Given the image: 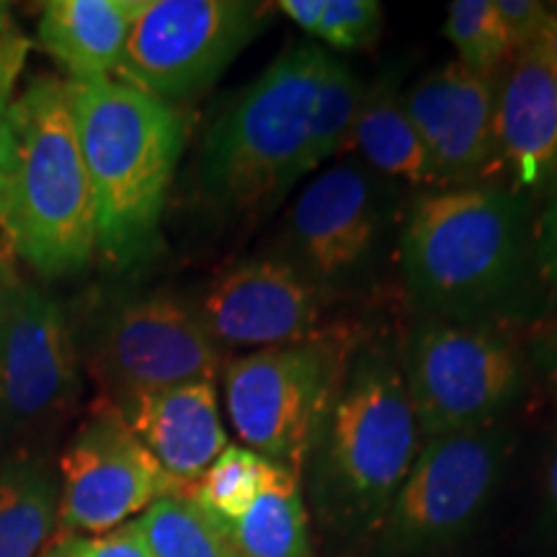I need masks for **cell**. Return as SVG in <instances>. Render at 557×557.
<instances>
[{"instance_id":"obj_15","label":"cell","mask_w":557,"mask_h":557,"mask_svg":"<svg viewBox=\"0 0 557 557\" xmlns=\"http://www.w3.org/2000/svg\"><path fill=\"white\" fill-rule=\"evenodd\" d=\"M403 109L429 152L436 186H468L498 160L493 75L449 62L418 81L403 96Z\"/></svg>"},{"instance_id":"obj_7","label":"cell","mask_w":557,"mask_h":557,"mask_svg":"<svg viewBox=\"0 0 557 557\" xmlns=\"http://www.w3.org/2000/svg\"><path fill=\"white\" fill-rule=\"evenodd\" d=\"M261 16L246 0H137L120 83L169 107L191 99L259 34Z\"/></svg>"},{"instance_id":"obj_18","label":"cell","mask_w":557,"mask_h":557,"mask_svg":"<svg viewBox=\"0 0 557 557\" xmlns=\"http://www.w3.org/2000/svg\"><path fill=\"white\" fill-rule=\"evenodd\" d=\"M137 0H52L39 18V45L70 81H103L120 67Z\"/></svg>"},{"instance_id":"obj_10","label":"cell","mask_w":557,"mask_h":557,"mask_svg":"<svg viewBox=\"0 0 557 557\" xmlns=\"http://www.w3.org/2000/svg\"><path fill=\"white\" fill-rule=\"evenodd\" d=\"M109 403L150 389L214 382L220 346L197 308L169 295H150L114 308L101 323L88 359Z\"/></svg>"},{"instance_id":"obj_6","label":"cell","mask_w":557,"mask_h":557,"mask_svg":"<svg viewBox=\"0 0 557 557\" xmlns=\"http://www.w3.org/2000/svg\"><path fill=\"white\" fill-rule=\"evenodd\" d=\"M338 341L261 348L222 369L227 416L250 451L299 478L344 377Z\"/></svg>"},{"instance_id":"obj_23","label":"cell","mask_w":557,"mask_h":557,"mask_svg":"<svg viewBox=\"0 0 557 557\" xmlns=\"http://www.w3.org/2000/svg\"><path fill=\"white\" fill-rule=\"evenodd\" d=\"M364 96L367 88L357 78V73L346 62L329 54L323 81L318 88L315 111H312L310 135L297 165V181L320 169L325 160L351 148L354 124H357Z\"/></svg>"},{"instance_id":"obj_5","label":"cell","mask_w":557,"mask_h":557,"mask_svg":"<svg viewBox=\"0 0 557 557\" xmlns=\"http://www.w3.org/2000/svg\"><path fill=\"white\" fill-rule=\"evenodd\" d=\"M329 52L287 47L209 129L199 176L205 191L233 212L274 207L297 184Z\"/></svg>"},{"instance_id":"obj_3","label":"cell","mask_w":557,"mask_h":557,"mask_svg":"<svg viewBox=\"0 0 557 557\" xmlns=\"http://www.w3.org/2000/svg\"><path fill=\"white\" fill-rule=\"evenodd\" d=\"M529 261V205L496 184L421 197L400 235V267L418 308L472 318L511 299Z\"/></svg>"},{"instance_id":"obj_9","label":"cell","mask_w":557,"mask_h":557,"mask_svg":"<svg viewBox=\"0 0 557 557\" xmlns=\"http://www.w3.org/2000/svg\"><path fill=\"white\" fill-rule=\"evenodd\" d=\"M176 493L189 491L160 468L122 410L103 398L60 459L58 524L67 537L75 532L107 534Z\"/></svg>"},{"instance_id":"obj_36","label":"cell","mask_w":557,"mask_h":557,"mask_svg":"<svg viewBox=\"0 0 557 557\" xmlns=\"http://www.w3.org/2000/svg\"><path fill=\"white\" fill-rule=\"evenodd\" d=\"M3 276H5L3 274V259H0V282H3Z\"/></svg>"},{"instance_id":"obj_26","label":"cell","mask_w":557,"mask_h":557,"mask_svg":"<svg viewBox=\"0 0 557 557\" xmlns=\"http://www.w3.org/2000/svg\"><path fill=\"white\" fill-rule=\"evenodd\" d=\"M385 11L377 0H325L318 39L333 50H361L380 39Z\"/></svg>"},{"instance_id":"obj_33","label":"cell","mask_w":557,"mask_h":557,"mask_svg":"<svg viewBox=\"0 0 557 557\" xmlns=\"http://www.w3.org/2000/svg\"><path fill=\"white\" fill-rule=\"evenodd\" d=\"M529 50H532L542 62H545L547 70L555 75V81H557V13L555 11H549L547 18L542 21L537 39H534V45L529 47Z\"/></svg>"},{"instance_id":"obj_27","label":"cell","mask_w":557,"mask_h":557,"mask_svg":"<svg viewBox=\"0 0 557 557\" xmlns=\"http://www.w3.org/2000/svg\"><path fill=\"white\" fill-rule=\"evenodd\" d=\"M54 545H58L60 557H152L137 521H127V524L99 534V537L70 534Z\"/></svg>"},{"instance_id":"obj_13","label":"cell","mask_w":557,"mask_h":557,"mask_svg":"<svg viewBox=\"0 0 557 557\" xmlns=\"http://www.w3.org/2000/svg\"><path fill=\"white\" fill-rule=\"evenodd\" d=\"M387 199L364 163H336L299 191L287 214L295 267L318 287L357 274L385 233Z\"/></svg>"},{"instance_id":"obj_19","label":"cell","mask_w":557,"mask_h":557,"mask_svg":"<svg viewBox=\"0 0 557 557\" xmlns=\"http://www.w3.org/2000/svg\"><path fill=\"white\" fill-rule=\"evenodd\" d=\"M351 148H357L361 163L372 173L413 186H436L429 152L403 109V99L387 86L367 88Z\"/></svg>"},{"instance_id":"obj_21","label":"cell","mask_w":557,"mask_h":557,"mask_svg":"<svg viewBox=\"0 0 557 557\" xmlns=\"http://www.w3.org/2000/svg\"><path fill=\"white\" fill-rule=\"evenodd\" d=\"M225 529L240 557H310L308 511L299 478L278 468L248 511Z\"/></svg>"},{"instance_id":"obj_31","label":"cell","mask_w":557,"mask_h":557,"mask_svg":"<svg viewBox=\"0 0 557 557\" xmlns=\"http://www.w3.org/2000/svg\"><path fill=\"white\" fill-rule=\"evenodd\" d=\"M13 178V132L9 122V107L0 103V233L9 214V194Z\"/></svg>"},{"instance_id":"obj_16","label":"cell","mask_w":557,"mask_h":557,"mask_svg":"<svg viewBox=\"0 0 557 557\" xmlns=\"http://www.w3.org/2000/svg\"><path fill=\"white\" fill-rule=\"evenodd\" d=\"M129 429L158 465L191 487L209 465L225 451L227 434L220 418L214 382L150 389L114 403Z\"/></svg>"},{"instance_id":"obj_34","label":"cell","mask_w":557,"mask_h":557,"mask_svg":"<svg viewBox=\"0 0 557 557\" xmlns=\"http://www.w3.org/2000/svg\"><path fill=\"white\" fill-rule=\"evenodd\" d=\"M547 496H549V504H553V508L557 511V438L547 465Z\"/></svg>"},{"instance_id":"obj_25","label":"cell","mask_w":557,"mask_h":557,"mask_svg":"<svg viewBox=\"0 0 557 557\" xmlns=\"http://www.w3.org/2000/svg\"><path fill=\"white\" fill-rule=\"evenodd\" d=\"M444 34L455 45L457 62L483 75H493L517 54L496 11V0H455Z\"/></svg>"},{"instance_id":"obj_22","label":"cell","mask_w":557,"mask_h":557,"mask_svg":"<svg viewBox=\"0 0 557 557\" xmlns=\"http://www.w3.org/2000/svg\"><path fill=\"white\" fill-rule=\"evenodd\" d=\"M137 524L152 557H240L225 524L189 493L156 500Z\"/></svg>"},{"instance_id":"obj_30","label":"cell","mask_w":557,"mask_h":557,"mask_svg":"<svg viewBox=\"0 0 557 557\" xmlns=\"http://www.w3.org/2000/svg\"><path fill=\"white\" fill-rule=\"evenodd\" d=\"M534 248H537V261L545 276L553 299L557 302V194L549 201L545 214L537 222V233H534Z\"/></svg>"},{"instance_id":"obj_35","label":"cell","mask_w":557,"mask_h":557,"mask_svg":"<svg viewBox=\"0 0 557 557\" xmlns=\"http://www.w3.org/2000/svg\"><path fill=\"white\" fill-rule=\"evenodd\" d=\"M37 557H60V553H58V545H52L50 549H47V553H41V555H37Z\"/></svg>"},{"instance_id":"obj_20","label":"cell","mask_w":557,"mask_h":557,"mask_svg":"<svg viewBox=\"0 0 557 557\" xmlns=\"http://www.w3.org/2000/svg\"><path fill=\"white\" fill-rule=\"evenodd\" d=\"M60 485L45 459L0 465V557H37L58 524Z\"/></svg>"},{"instance_id":"obj_2","label":"cell","mask_w":557,"mask_h":557,"mask_svg":"<svg viewBox=\"0 0 557 557\" xmlns=\"http://www.w3.org/2000/svg\"><path fill=\"white\" fill-rule=\"evenodd\" d=\"M403 369L382 346L348 354L308 462L320 517L333 529L382 527L421 451Z\"/></svg>"},{"instance_id":"obj_32","label":"cell","mask_w":557,"mask_h":557,"mask_svg":"<svg viewBox=\"0 0 557 557\" xmlns=\"http://www.w3.org/2000/svg\"><path fill=\"white\" fill-rule=\"evenodd\" d=\"M276 9L287 18L295 21L305 34L318 37L320 21H323L325 11V0H282V3H276Z\"/></svg>"},{"instance_id":"obj_14","label":"cell","mask_w":557,"mask_h":557,"mask_svg":"<svg viewBox=\"0 0 557 557\" xmlns=\"http://www.w3.org/2000/svg\"><path fill=\"white\" fill-rule=\"evenodd\" d=\"M325 295L295 263L263 259L230 269L197 305L214 344L276 348L315 336Z\"/></svg>"},{"instance_id":"obj_29","label":"cell","mask_w":557,"mask_h":557,"mask_svg":"<svg viewBox=\"0 0 557 557\" xmlns=\"http://www.w3.org/2000/svg\"><path fill=\"white\" fill-rule=\"evenodd\" d=\"M29 41L13 29L9 5L0 3V103L11 107V94L24 65Z\"/></svg>"},{"instance_id":"obj_28","label":"cell","mask_w":557,"mask_h":557,"mask_svg":"<svg viewBox=\"0 0 557 557\" xmlns=\"http://www.w3.org/2000/svg\"><path fill=\"white\" fill-rule=\"evenodd\" d=\"M496 11L517 52L529 50L534 45L542 21L549 13L547 5L537 3V0H496Z\"/></svg>"},{"instance_id":"obj_24","label":"cell","mask_w":557,"mask_h":557,"mask_svg":"<svg viewBox=\"0 0 557 557\" xmlns=\"http://www.w3.org/2000/svg\"><path fill=\"white\" fill-rule=\"evenodd\" d=\"M278 465L256 455L248 447H227L189 487V496L220 521L240 519L261 496Z\"/></svg>"},{"instance_id":"obj_11","label":"cell","mask_w":557,"mask_h":557,"mask_svg":"<svg viewBox=\"0 0 557 557\" xmlns=\"http://www.w3.org/2000/svg\"><path fill=\"white\" fill-rule=\"evenodd\" d=\"M506 449L496 426L426 438L382 521L387 547L423 549L462 534L496 491Z\"/></svg>"},{"instance_id":"obj_17","label":"cell","mask_w":557,"mask_h":557,"mask_svg":"<svg viewBox=\"0 0 557 557\" xmlns=\"http://www.w3.org/2000/svg\"><path fill=\"white\" fill-rule=\"evenodd\" d=\"M496 148L513 191L542 189L557 173V81L532 50L508 62L496 86Z\"/></svg>"},{"instance_id":"obj_12","label":"cell","mask_w":557,"mask_h":557,"mask_svg":"<svg viewBox=\"0 0 557 557\" xmlns=\"http://www.w3.org/2000/svg\"><path fill=\"white\" fill-rule=\"evenodd\" d=\"M78 393V357L65 312L41 289L3 276L0 413L13 426H47Z\"/></svg>"},{"instance_id":"obj_1","label":"cell","mask_w":557,"mask_h":557,"mask_svg":"<svg viewBox=\"0 0 557 557\" xmlns=\"http://www.w3.org/2000/svg\"><path fill=\"white\" fill-rule=\"evenodd\" d=\"M96 209V250L116 267L145 256L184 148L176 109L114 78L67 81Z\"/></svg>"},{"instance_id":"obj_4","label":"cell","mask_w":557,"mask_h":557,"mask_svg":"<svg viewBox=\"0 0 557 557\" xmlns=\"http://www.w3.org/2000/svg\"><path fill=\"white\" fill-rule=\"evenodd\" d=\"M13 178L3 235L37 274L86 269L96 253V209L67 81L37 78L9 107Z\"/></svg>"},{"instance_id":"obj_8","label":"cell","mask_w":557,"mask_h":557,"mask_svg":"<svg viewBox=\"0 0 557 557\" xmlns=\"http://www.w3.org/2000/svg\"><path fill=\"white\" fill-rule=\"evenodd\" d=\"M403 380L423 438L493 426L517 398L521 364L498 333L434 320L408 341Z\"/></svg>"}]
</instances>
